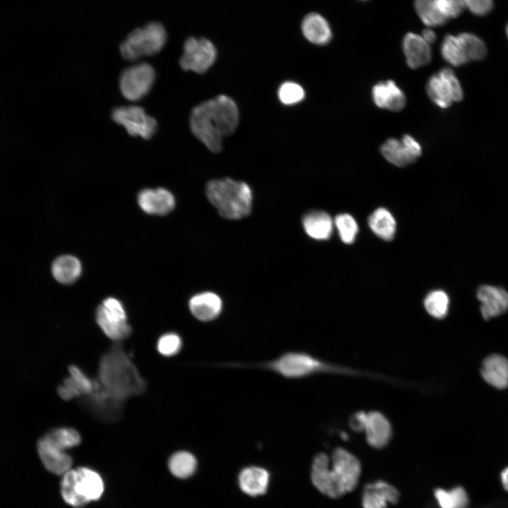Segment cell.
Here are the masks:
<instances>
[{"mask_svg":"<svg viewBox=\"0 0 508 508\" xmlns=\"http://www.w3.org/2000/svg\"><path fill=\"white\" fill-rule=\"evenodd\" d=\"M238 120L239 112L234 101L221 95L193 109L190 127L193 135L211 152H219L223 138L235 131Z\"/></svg>","mask_w":508,"mask_h":508,"instance_id":"6da1fadb","label":"cell"},{"mask_svg":"<svg viewBox=\"0 0 508 508\" xmlns=\"http://www.w3.org/2000/svg\"><path fill=\"white\" fill-rule=\"evenodd\" d=\"M361 472L359 460L351 453L336 448L331 456L318 454L313 459L310 477L314 486L322 494L338 498L352 491Z\"/></svg>","mask_w":508,"mask_h":508,"instance_id":"7a4b0ae2","label":"cell"},{"mask_svg":"<svg viewBox=\"0 0 508 508\" xmlns=\"http://www.w3.org/2000/svg\"><path fill=\"white\" fill-rule=\"evenodd\" d=\"M99 374L100 384L96 382L95 390L105 401H121L145 388L135 368L119 349H111L103 356Z\"/></svg>","mask_w":508,"mask_h":508,"instance_id":"3957f363","label":"cell"},{"mask_svg":"<svg viewBox=\"0 0 508 508\" xmlns=\"http://www.w3.org/2000/svg\"><path fill=\"white\" fill-rule=\"evenodd\" d=\"M205 193L209 201L224 218L241 219L251 210L252 191L244 182L229 178L212 180L207 183Z\"/></svg>","mask_w":508,"mask_h":508,"instance_id":"277c9868","label":"cell"},{"mask_svg":"<svg viewBox=\"0 0 508 508\" xmlns=\"http://www.w3.org/2000/svg\"><path fill=\"white\" fill-rule=\"evenodd\" d=\"M104 491L101 476L87 467L69 469L61 483V492L64 501L75 507H80L90 501L100 498Z\"/></svg>","mask_w":508,"mask_h":508,"instance_id":"5b68a950","label":"cell"},{"mask_svg":"<svg viewBox=\"0 0 508 508\" xmlns=\"http://www.w3.org/2000/svg\"><path fill=\"white\" fill-rule=\"evenodd\" d=\"M167 39L164 27L158 22H152L131 32L121 43L120 52L126 60H138L157 54L164 47Z\"/></svg>","mask_w":508,"mask_h":508,"instance_id":"8992f818","label":"cell"},{"mask_svg":"<svg viewBox=\"0 0 508 508\" xmlns=\"http://www.w3.org/2000/svg\"><path fill=\"white\" fill-rule=\"evenodd\" d=\"M266 367L289 379L303 378L322 372L338 370L336 367L303 352H286L268 362Z\"/></svg>","mask_w":508,"mask_h":508,"instance_id":"52a82bcc","label":"cell"},{"mask_svg":"<svg viewBox=\"0 0 508 508\" xmlns=\"http://www.w3.org/2000/svg\"><path fill=\"white\" fill-rule=\"evenodd\" d=\"M96 321L104 334L113 341L123 340L131 333L125 309L122 303L115 298H107L98 306Z\"/></svg>","mask_w":508,"mask_h":508,"instance_id":"ba28073f","label":"cell"},{"mask_svg":"<svg viewBox=\"0 0 508 508\" xmlns=\"http://www.w3.org/2000/svg\"><path fill=\"white\" fill-rule=\"evenodd\" d=\"M426 91L430 99L444 109L449 107L453 102L461 101L464 96L459 79L449 68L441 69L429 78Z\"/></svg>","mask_w":508,"mask_h":508,"instance_id":"9c48e42d","label":"cell"},{"mask_svg":"<svg viewBox=\"0 0 508 508\" xmlns=\"http://www.w3.org/2000/svg\"><path fill=\"white\" fill-rule=\"evenodd\" d=\"M155 80L153 67L147 63H140L123 70L120 75L119 87L126 99L138 101L150 91Z\"/></svg>","mask_w":508,"mask_h":508,"instance_id":"30bf717a","label":"cell"},{"mask_svg":"<svg viewBox=\"0 0 508 508\" xmlns=\"http://www.w3.org/2000/svg\"><path fill=\"white\" fill-rule=\"evenodd\" d=\"M217 49L209 40L190 37L183 44L180 66L184 71L203 73L214 63Z\"/></svg>","mask_w":508,"mask_h":508,"instance_id":"8fae6325","label":"cell"},{"mask_svg":"<svg viewBox=\"0 0 508 508\" xmlns=\"http://www.w3.org/2000/svg\"><path fill=\"white\" fill-rule=\"evenodd\" d=\"M113 120L123 126L129 135L144 139L150 138L157 130V121L139 106L115 108L111 114Z\"/></svg>","mask_w":508,"mask_h":508,"instance_id":"7c38bea8","label":"cell"},{"mask_svg":"<svg viewBox=\"0 0 508 508\" xmlns=\"http://www.w3.org/2000/svg\"><path fill=\"white\" fill-rule=\"evenodd\" d=\"M476 296L485 320L501 315L508 310V292L502 287L481 285L477 289Z\"/></svg>","mask_w":508,"mask_h":508,"instance_id":"4fadbf2b","label":"cell"},{"mask_svg":"<svg viewBox=\"0 0 508 508\" xmlns=\"http://www.w3.org/2000/svg\"><path fill=\"white\" fill-rule=\"evenodd\" d=\"M138 202L146 213L165 215L175 207V198L172 193L164 188H145L139 192Z\"/></svg>","mask_w":508,"mask_h":508,"instance_id":"5bb4252c","label":"cell"},{"mask_svg":"<svg viewBox=\"0 0 508 508\" xmlns=\"http://www.w3.org/2000/svg\"><path fill=\"white\" fill-rule=\"evenodd\" d=\"M37 452L43 465L49 471L63 475L71 468V456L44 436L38 441Z\"/></svg>","mask_w":508,"mask_h":508,"instance_id":"9a60e30c","label":"cell"},{"mask_svg":"<svg viewBox=\"0 0 508 508\" xmlns=\"http://www.w3.org/2000/svg\"><path fill=\"white\" fill-rule=\"evenodd\" d=\"M399 498V492L393 485L378 480L365 486L362 505L363 508H387L389 504H396Z\"/></svg>","mask_w":508,"mask_h":508,"instance_id":"2e32d148","label":"cell"},{"mask_svg":"<svg viewBox=\"0 0 508 508\" xmlns=\"http://www.w3.org/2000/svg\"><path fill=\"white\" fill-rule=\"evenodd\" d=\"M372 96L377 107L392 111H401L406 102L403 91L391 80L375 84L372 90Z\"/></svg>","mask_w":508,"mask_h":508,"instance_id":"e0dca14e","label":"cell"},{"mask_svg":"<svg viewBox=\"0 0 508 508\" xmlns=\"http://www.w3.org/2000/svg\"><path fill=\"white\" fill-rule=\"evenodd\" d=\"M363 431L368 443L377 449L386 446L392 436L389 421L379 411L367 413Z\"/></svg>","mask_w":508,"mask_h":508,"instance_id":"ac0fdd59","label":"cell"},{"mask_svg":"<svg viewBox=\"0 0 508 508\" xmlns=\"http://www.w3.org/2000/svg\"><path fill=\"white\" fill-rule=\"evenodd\" d=\"M68 370L70 376L58 389L59 396L65 400H70L81 395H90L95 390V382L75 365L70 366Z\"/></svg>","mask_w":508,"mask_h":508,"instance_id":"d6986e66","label":"cell"},{"mask_svg":"<svg viewBox=\"0 0 508 508\" xmlns=\"http://www.w3.org/2000/svg\"><path fill=\"white\" fill-rule=\"evenodd\" d=\"M402 44L406 63L411 68H418L430 63L431 49L421 35L409 32L405 35Z\"/></svg>","mask_w":508,"mask_h":508,"instance_id":"ffe728a7","label":"cell"},{"mask_svg":"<svg viewBox=\"0 0 508 508\" xmlns=\"http://www.w3.org/2000/svg\"><path fill=\"white\" fill-rule=\"evenodd\" d=\"M480 373L484 380L497 389L508 387V359L499 354L486 357L481 365Z\"/></svg>","mask_w":508,"mask_h":508,"instance_id":"44dd1931","label":"cell"},{"mask_svg":"<svg viewBox=\"0 0 508 508\" xmlns=\"http://www.w3.org/2000/svg\"><path fill=\"white\" fill-rule=\"evenodd\" d=\"M301 31L305 38L317 45L328 44L332 32L327 20L317 13L307 14L301 22Z\"/></svg>","mask_w":508,"mask_h":508,"instance_id":"7402d4cb","label":"cell"},{"mask_svg":"<svg viewBox=\"0 0 508 508\" xmlns=\"http://www.w3.org/2000/svg\"><path fill=\"white\" fill-rule=\"evenodd\" d=\"M192 315L200 321H210L220 313L222 307L221 298L212 292H203L193 296L189 301Z\"/></svg>","mask_w":508,"mask_h":508,"instance_id":"603a6c76","label":"cell"},{"mask_svg":"<svg viewBox=\"0 0 508 508\" xmlns=\"http://www.w3.org/2000/svg\"><path fill=\"white\" fill-rule=\"evenodd\" d=\"M270 474L267 470L258 466L243 468L238 475V485L246 494L255 497L267 491Z\"/></svg>","mask_w":508,"mask_h":508,"instance_id":"cb8c5ba5","label":"cell"},{"mask_svg":"<svg viewBox=\"0 0 508 508\" xmlns=\"http://www.w3.org/2000/svg\"><path fill=\"white\" fill-rule=\"evenodd\" d=\"M384 157L391 164L397 167H405L413 163L417 159L411 146L404 139L396 138L387 140L380 148Z\"/></svg>","mask_w":508,"mask_h":508,"instance_id":"d4e9b609","label":"cell"},{"mask_svg":"<svg viewBox=\"0 0 508 508\" xmlns=\"http://www.w3.org/2000/svg\"><path fill=\"white\" fill-rule=\"evenodd\" d=\"M302 223L306 234L313 238L326 240L332 234L333 222L326 212H310L303 217Z\"/></svg>","mask_w":508,"mask_h":508,"instance_id":"484cf974","label":"cell"},{"mask_svg":"<svg viewBox=\"0 0 508 508\" xmlns=\"http://www.w3.org/2000/svg\"><path fill=\"white\" fill-rule=\"evenodd\" d=\"M82 266L80 260L71 255L57 258L52 263V272L56 281L69 284L75 282L80 277Z\"/></svg>","mask_w":508,"mask_h":508,"instance_id":"4316f807","label":"cell"},{"mask_svg":"<svg viewBox=\"0 0 508 508\" xmlns=\"http://www.w3.org/2000/svg\"><path fill=\"white\" fill-rule=\"evenodd\" d=\"M369 226L380 238L389 241L396 231V222L392 214L385 208H378L368 219Z\"/></svg>","mask_w":508,"mask_h":508,"instance_id":"83f0119b","label":"cell"},{"mask_svg":"<svg viewBox=\"0 0 508 508\" xmlns=\"http://www.w3.org/2000/svg\"><path fill=\"white\" fill-rule=\"evenodd\" d=\"M169 468L176 478H187L195 473L197 468V460L191 453L179 451L170 457Z\"/></svg>","mask_w":508,"mask_h":508,"instance_id":"f1b7e54d","label":"cell"},{"mask_svg":"<svg viewBox=\"0 0 508 508\" xmlns=\"http://www.w3.org/2000/svg\"><path fill=\"white\" fill-rule=\"evenodd\" d=\"M440 51L443 59L454 66H462L468 62L457 35H446L442 40Z\"/></svg>","mask_w":508,"mask_h":508,"instance_id":"f546056e","label":"cell"},{"mask_svg":"<svg viewBox=\"0 0 508 508\" xmlns=\"http://www.w3.org/2000/svg\"><path fill=\"white\" fill-rule=\"evenodd\" d=\"M434 494L441 508H467L469 503L467 492L461 486L449 490L437 488Z\"/></svg>","mask_w":508,"mask_h":508,"instance_id":"4dcf8cb0","label":"cell"},{"mask_svg":"<svg viewBox=\"0 0 508 508\" xmlns=\"http://www.w3.org/2000/svg\"><path fill=\"white\" fill-rule=\"evenodd\" d=\"M414 6L417 14L428 27L442 25L448 20L439 11L436 0H415Z\"/></svg>","mask_w":508,"mask_h":508,"instance_id":"1f68e13d","label":"cell"},{"mask_svg":"<svg viewBox=\"0 0 508 508\" xmlns=\"http://www.w3.org/2000/svg\"><path fill=\"white\" fill-rule=\"evenodd\" d=\"M44 437L56 446L66 451L78 445L81 441L79 433L71 428H59L49 431Z\"/></svg>","mask_w":508,"mask_h":508,"instance_id":"d6a6232c","label":"cell"},{"mask_svg":"<svg viewBox=\"0 0 508 508\" xmlns=\"http://www.w3.org/2000/svg\"><path fill=\"white\" fill-rule=\"evenodd\" d=\"M457 36L462 44L468 62L471 61H480L485 58L487 49L481 39L468 32H462Z\"/></svg>","mask_w":508,"mask_h":508,"instance_id":"836d02e7","label":"cell"},{"mask_svg":"<svg viewBox=\"0 0 508 508\" xmlns=\"http://www.w3.org/2000/svg\"><path fill=\"white\" fill-rule=\"evenodd\" d=\"M449 300L447 294L440 290L430 292L425 298L424 306L427 312L433 317L441 319L448 312Z\"/></svg>","mask_w":508,"mask_h":508,"instance_id":"e575fe53","label":"cell"},{"mask_svg":"<svg viewBox=\"0 0 508 508\" xmlns=\"http://www.w3.org/2000/svg\"><path fill=\"white\" fill-rule=\"evenodd\" d=\"M334 224L344 243H351L354 241L358 232V225L352 216L349 214H338L334 219Z\"/></svg>","mask_w":508,"mask_h":508,"instance_id":"d590c367","label":"cell"},{"mask_svg":"<svg viewBox=\"0 0 508 508\" xmlns=\"http://www.w3.org/2000/svg\"><path fill=\"white\" fill-rule=\"evenodd\" d=\"M278 97L284 104L292 105L304 99L305 91L299 84L287 81L282 83L279 87Z\"/></svg>","mask_w":508,"mask_h":508,"instance_id":"8d00e7d4","label":"cell"},{"mask_svg":"<svg viewBox=\"0 0 508 508\" xmlns=\"http://www.w3.org/2000/svg\"><path fill=\"white\" fill-rule=\"evenodd\" d=\"M181 345V337L176 333L170 332L159 337L157 348L160 354L164 356H171L180 351Z\"/></svg>","mask_w":508,"mask_h":508,"instance_id":"74e56055","label":"cell"},{"mask_svg":"<svg viewBox=\"0 0 508 508\" xmlns=\"http://www.w3.org/2000/svg\"><path fill=\"white\" fill-rule=\"evenodd\" d=\"M436 5L440 13L447 20L458 17L465 7L464 0H436Z\"/></svg>","mask_w":508,"mask_h":508,"instance_id":"f35d334b","label":"cell"},{"mask_svg":"<svg viewBox=\"0 0 508 508\" xmlns=\"http://www.w3.org/2000/svg\"><path fill=\"white\" fill-rule=\"evenodd\" d=\"M464 6L476 16H485L492 8V0H464Z\"/></svg>","mask_w":508,"mask_h":508,"instance_id":"ab89813d","label":"cell"},{"mask_svg":"<svg viewBox=\"0 0 508 508\" xmlns=\"http://www.w3.org/2000/svg\"><path fill=\"white\" fill-rule=\"evenodd\" d=\"M367 413L358 411L355 413L350 418L349 425L356 431H363Z\"/></svg>","mask_w":508,"mask_h":508,"instance_id":"60d3db41","label":"cell"},{"mask_svg":"<svg viewBox=\"0 0 508 508\" xmlns=\"http://www.w3.org/2000/svg\"><path fill=\"white\" fill-rule=\"evenodd\" d=\"M421 37L429 44L433 43L436 40L435 32L430 28H425L423 30Z\"/></svg>","mask_w":508,"mask_h":508,"instance_id":"b9f144b4","label":"cell"},{"mask_svg":"<svg viewBox=\"0 0 508 508\" xmlns=\"http://www.w3.org/2000/svg\"><path fill=\"white\" fill-rule=\"evenodd\" d=\"M500 480L503 488L508 492V467L501 472Z\"/></svg>","mask_w":508,"mask_h":508,"instance_id":"7bdbcfd3","label":"cell"},{"mask_svg":"<svg viewBox=\"0 0 508 508\" xmlns=\"http://www.w3.org/2000/svg\"><path fill=\"white\" fill-rule=\"evenodd\" d=\"M506 32H507V37H508V25H507V27Z\"/></svg>","mask_w":508,"mask_h":508,"instance_id":"ee69618b","label":"cell"}]
</instances>
